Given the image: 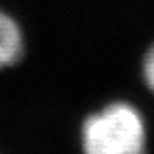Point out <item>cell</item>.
Instances as JSON below:
<instances>
[{
    "label": "cell",
    "instance_id": "obj_1",
    "mask_svg": "<svg viewBox=\"0 0 154 154\" xmlns=\"http://www.w3.org/2000/svg\"><path fill=\"white\" fill-rule=\"evenodd\" d=\"M145 146L143 116L128 102L109 104L83 121V154H145Z\"/></svg>",
    "mask_w": 154,
    "mask_h": 154
},
{
    "label": "cell",
    "instance_id": "obj_3",
    "mask_svg": "<svg viewBox=\"0 0 154 154\" xmlns=\"http://www.w3.org/2000/svg\"><path fill=\"white\" fill-rule=\"evenodd\" d=\"M143 77L146 85L151 88V91L154 93V46L148 51V54L145 55L143 60Z\"/></svg>",
    "mask_w": 154,
    "mask_h": 154
},
{
    "label": "cell",
    "instance_id": "obj_2",
    "mask_svg": "<svg viewBox=\"0 0 154 154\" xmlns=\"http://www.w3.org/2000/svg\"><path fill=\"white\" fill-rule=\"evenodd\" d=\"M24 54V35L16 19L0 10V69L10 68Z\"/></svg>",
    "mask_w": 154,
    "mask_h": 154
}]
</instances>
